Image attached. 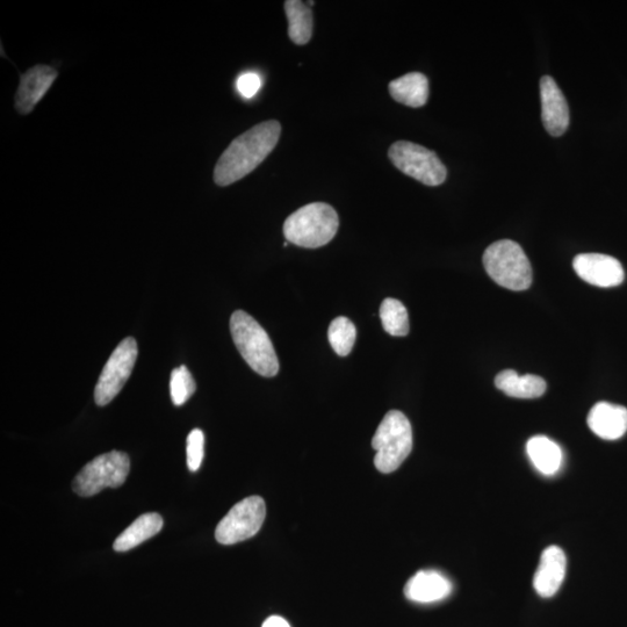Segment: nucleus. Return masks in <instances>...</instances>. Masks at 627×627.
<instances>
[{
	"mask_svg": "<svg viewBox=\"0 0 627 627\" xmlns=\"http://www.w3.org/2000/svg\"><path fill=\"white\" fill-rule=\"evenodd\" d=\"M280 134L279 122L270 120L252 127L236 138L216 163L215 184L232 185L251 174L276 148Z\"/></svg>",
	"mask_w": 627,
	"mask_h": 627,
	"instance_id": "f257e3e1",
	"label": "nucleus"
},
{
	"mask_svg": "<svg viewBox=\"0 0 627 627\" xmlns=\"http://www.w3.org/2000/svg\"><path fill=\"white\" fill-rule=\"evenodd\" d=\"M230 331L237 350L259 376L272 378L279 372V362L275 347L268 333L254 317L243 311H236L230 319Z\"/></svg>",
	"mask_w": 627,
	"mask_h": 627,
	"instance_id": "f03ea898",
	"label": "nucleus"
},
{
	"mask_svg": "<svg viewBox=\"0 0 627 627\" xmlns=\"http://www.w3.org/2000/svg\"><path fill=\"white\" fill-rule=\"evenodd\" d=\"M340 218L328 204L314 203L298 209L284 223L287 242L301 248L316 249L333 241Z\"/></svg>",
	"mask_w": 627,
	"mask_h": 627,
	"instance_id": "7ed1b4c3",
	"label": "nucleus"
},
{
	"mask_svg": "<svg viewBox=\"0 0 627 627\" xmlns=\"http://www.w3.org/2000/svg\"><path fill=\"white\" fill-rule=\"evenodd\" d=\"M372 448L377 452L374 465L379 472L398 470L413 450V429L406 415L399 410L388 412L372 439Z\"/></svg>",
	"mask_w": 627,
	"mask_h": 627,
	"instance_id": "20e7f679",
	"label": "nucleus"
},
{
	"mask_svg": "<svg viewBox=\"0 0 627 627\" xmlns=\"http://www.w3.org/2000/svg\"><path fill=\"white\" fill-rule=\"evenodd\" d=\"M488 276L511 291H525L532 284V268L521 245L502 240L489 245L482 257Z\"/></svg>",
	"mask_w": 627,
	"mask_h": 627,
	"instance_id": "39448f33",
	"label": "nucleus"
},
{
	"mask_svg": "<svg viewBox=\"0 0 627 627\" xmlns=\"http://www.w3.org/2000/svg\"><path fill=\"white\" fill-rule=\"evenodd\" d=\"M131 460L126 453L112 451L102 454L89 464L72 481V489L82 497H91L102 492L105 488H118L125 484Z\"/></svg>",
	"mask_w": 627,
	"mask_h": 627,
	"instance_id": "423d86ee",
	"label": "nucleus"
},
{
	"mask_svg": "<svg viewBox=\"0 0 627 627\" xmlns=\"http://www.w3.org/2000/svg\"><path fill=\"white\" fill-rule=\"evenodd\" d=\"M389 160L403 174L424 185L438 186L445 182L448 171L435 153L413 142L399 141L388 150Z\"/></svg>",
	"mask_w": 627,
	"mask_h": 627,
	"instance_id": "0eeeda50",
	"label": "nucleus"
},
{
	"mask_svg": "<svg viewBox=\"0 0 627 627\" xmlns=\"http://www.w3.org/2000/svg\"><path fill=\"white\" fill-rule=\"evenodd\" d=\"M262 497L250 496L235 504L216 526L215 539L222 545H234L257 535L265 521Z\"/></svg>",
	"mask_w": 627,
	"mask_h": 627,
	"instance_id": "6e6552de",
	"label": "nucleus"
},
{
	"mask_svg": "<svg viewBox=\"0 0 627 627\" xmlns=\"http://www.w3.org/2000/svg\"><path fill=\"white\" fill-rule=\"evenodd\" d=\"M138 352V343L133 337L125 338L113 351L95 389L98 406H107L124 388L133 372Z\"/></svg>",
	"mask_w": 627,
	"mask_h": 627,
	"instance_id": "1a4fd4ad",
	"label": "nucleus"
},
{
	"mask_svg": "<svg viewBox=\"0 0 627 627\" xmlns=\"http://www.w3.org/2000/svg\"><path fill=\"white\" fill-rule=\"evenodd\" d=\"M573 268L582 280L597 287H615L625 278L618 259L602 254H581L574 258Z\"/></svg>",
	"mask_w": 627,
	"mask_h": 627,
	"instance_id": "9d476101",
	"label": "nucleus"
},
{
	"mask_svg": "<svg viewBox=\"0 0 627 627\" xmlns=\"http://www.w3.org/2000/svg\"><path fill=\"white\" fill-rule=\"evenodd\" d=\"M540 99L546 132L556 138L564 135L569 126V108L564 93L550 76L540 79Z\"/></svg>",
	"mask_w": 627,
	"mask_h": 627,
	"instance_id": "9b49d317",
	"label": "nucleus"
},
{
	"mask_svg": "<svg viewBox=\"0 0 627 627\" xmlns=\"http://www.w3.org/2000/svg\"><path fill=\"white\" fill-rule=\"evenodd\" d=\"M57 71L49 66H36L21 76L16 95V108L20 114H30L45 97L57 78Z\"/></svg>",
	"mask_w": 627,
	"mask_h": 627,
	"instance_id": "f8f14e48",
	"label": "nucleus"
},
{
	"mask_svg": "<svg viewBox=\"0 0 627 627\" xmlns=\"http://www.w3.org/2000/svg\"><path fill=\"white\" fill-rule=\"evenodd\" d=\"M567 559L559 546H550L540 557L539 566L533 578V587L539 596L549 598L556 595L565 580Z\"/></svg>",
	"mask_w": 627,
	"mask_h": 627,
	"instance_id": "ddd939ff",
	"label": "nucleus"
},
{
	"mask_svg": "<svg viewBox=\"0 0 627 627\" xmlns=\"http://www.w3.org/2000/svg\"><path fill=\"white\" fill-rule=\"evenodd\" d=\"M590 430L605 441H616L627 431V409L609 402H598L587 418Z\"/></svg>",
	"mask_w": 627,
	"mask_h": 627,
	"instance_id": "4468645a",
	"label": "nucleus"
},
{
	"mask_svg": "<svg viewBox=\"0 0 627 627\" xmlns=\"http://www.w3.org/2000/svg\"><path fill=\"white\" fill-rule=\"evenodd\" d=\"M451 593V581L434 569L417 572L405 587L408 600L416 603L439 602Z\"/></svg>",
	"mask_w": 627,
	"mask_h": 627,
	"instance_id": "2eb2a0df",
	"label": "nucleus"
},
{
	"mask_svg": "<svg viewBox=\"0 0 627 627\" xmlns=\"http://www.w3.org/2000/svg\"><path fill=\"white\" fill-rule=\"evenodd\" d=\"M495 386L504 394L516 399H537L546 392L547 384L542 377L525 374L520 376L514 370H504L497 374Z\"/></svg>",
	"mask_w": 627,
	"mask_h": 627,
	"instance_id": "dca6fc26",
	"label": "nucleus"
},
{
	"mask_svg": "<svg viewBox=\"0 0 627 627\" xmlns=\"http://www.w3.org/2000/svg\"><path fill=\"white\" fill-rule=\"evenodd\" d=\"M389 93L395 102L418 108L428 102L429 81L421 72H410L389 83Z\"/></svg>",
	"mask_w": 627,
	"mask_h": 627,
	"instance_id": "f3484780",
	"label": "nucleus"
},
{
	"mask_svg": "<svg viewBox=\"0 0 627 627\" xmlns=\"http://www.w3.org/2000/svg\"><path fill=\"white\" fill-rule=\"evenodd\" d=\"M164 521L160 514L148 513L140 516L115 539L114 551L127 552L135 549L163 529Z\"/></svg>",
	"mask_w": 627,
	"mask_h": 627,
	"instance_id": "a211bd4d",
	"label": "nucleus"
},
{
	"mask_svg": "<svg viewBox=\"0 0 627 627\" xmlns=\"http://www.w3.org/2000/svg\"><path fill=\"white\" fill-rule=\"evenodd\" d=\"M526 451L533 466L544 475H553L559 471L562 463V451L557 443L545 436H535L526 444Z\"/></svg>",
	"mask_w": 627,
	"mask_h": 627,
	"instance_id": "6ab92c4d",
	"label": "nucleus"
},
{
	"mask_svg": "<svg viewBox=\"0 0 627 627\" xmlns=\"http://www.w3.org/2000/svg\"><path fill=\"white\" fill-rule=\"evenodd\" d=\"M288 20V35L295 45H307L313 35L312 10L300 0H287L284 4Z\"/></svg>",
	"mask_w": 627,
	"mask_h": 627,
	"instance_id": "aec40b11",
	"label": "nucleus"
},
{
	"mask_svg": "<svg viewBox=\"0 0 627 627\" xmlns=\"http://www.w3.org/2000/svg\"><path fill=\"white\" fill-rule=\"evenodd\" d=\"M380 319L389 335L403 337L409 334V317L402 302L392 298L384 300L380 307Z\"/></svg>",
	"mask_w": 627,
	"mask_h": 627,
	"instance_id": "412c9836",
	"label": "nucleus"
},
{
	"mask_svg": "<svg viewBox=\"0 0 627 627\" xmlns=\"http://www.w3.org/2000/svg\"><path fill=\"white\" fill-rule=\"evenodd\" d=\"M328 337L337 355L347 357L356 343L357 329L347 317H337L330 323Z\"/></svg>",
	"mask_w": 627,
	"mask_h": 627,
	"instance_id": "4be33fe9",
	"label": "nucleus"
},
{
	"mask_svg": "<svg viewBox=\"0 0 627 627\" xmlns=\"http://www.w3.org/2000/svg\"><path fill=\"white\" fill-rule=\"evenodd\" d=\"M197 385L192 374L186 366H180L172 371L170 380V393L175 406H183L196 392Z\"/></svg>",
	"mask_w": 627,
	"mask_h": 627,
	"instance_id": "5701e85b",
	"label": "nucleus"
},
{
	"mask_svg": "<svg viewBox=\"0 0 627 627\" xmlns=\"http://www.w3.org/2000/svg\"><path fill=\"white\" fill-rule=\"evenodd\" d=\"M205 436L200 429H194L187 436L186 458L187 467L191 472H197L204 460Z\"/></svg>",
	"mask_w": 627,
	"mask_h": 627,
	"instance_id": "b1692460",
	"label": "nucleus"
},
{
	"mask_svg": "<svg viewBox=\"0 0 627 627\" xmlns=\"http://www.w3.org/2000/svg\"><path fill=\"white\" fill-rule=\"evenodd\" d=\"M262 81L256 72H244L237 79L236 88L240 95L245 99L254 98L259 89H261Z\"/></svg>",
	"mask_w": 627,
	"mask_h": 627,
	"instance_id": "393cba45",
	"label": "nucleus"
},
{
	"mask_svg": "<svg viewBox=\"0 0 627 627\" xmlns=\"http://www.w3.org/2000/svg\"><path fill=\"white\" fill-rule=\"evenodd\" d=\"M262 627H291L284 618L271 616L264 622Z\"/></svg>",
	"mask_w": 627,
	"mask_h": 627,
	"instance_id": "a878e982",
	"label": "nucleus"
}]
</instances>
